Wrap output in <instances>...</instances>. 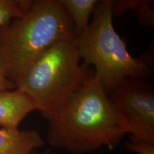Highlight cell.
<instances>
[{
    "label": "cell",
    "mask_w": 154,
    "mask_h": 154,
    "mask_svg": "<svg viewBox=\"0 0 154 154\" xmlns=\"http://www.w3.org/2000/svg\"><path fill=\"white\" fill-rule=\"evenodd\" d=\"M48 122V143L74 154L112 149L127 134L109 95L89 69L82 86Z\"/></svg>",
    "instance_id": "6da1fadb"
},
{
    "label": "cell",
    "mask_w": 154,
    "mask_h": 154,
    "mask_svg": "<svg viewBox=\"0 0 154 154\" xmlns=\"http://www.w3.org/2000/svg\"><path fill=\"white\" fill-rule=\"evenodd\" d=\"M75 36L74 23L60 0H26L22 16L0 27V53L7 79L16 86L36 57Z\"/></svg>",
    "instance_id": "7a4b0ae2"
},
{
    "label": "cell",
    "mask_w": 154,
    "mask_h": 154,
    "mask_svg": "<svg viewBox=\"0 0 154 154\" xmlns=\"http://www.w3.org/2000/svg\"><path fill=\"white\" fill-rule=\"evenodd\" d=\"M80 60L76 36L61 40L29 64L16 88L29 96L36 111L48 121L84 84L88 68Z\"/></svg>",
    "instance_id": "3957f363"
},
{
    "label": "cell",
    "mask_w": 154,
    "mask_h": 154,
    "mask_svg": "<svg viewBox=\"0 0 154 154\" xmlns=\"http://www.w3.org/2000/svg\"><path fill=\"white\" fill-rule=\"evenodd\" d=\"M83 64L94 66V72L109 95L127 78H149L151 75L146 59L133 57L113 24L112 1L98 2L93 20L85 31L76 36Z\"/></svg>",
    "instance_id": "277c9868"
},
{
    "label": "cell",
    "mask_w": 154,
    "mask_h": 154,
    "mask_svg": "<svg viewBox=\"0 0 154 154\" xmlns=\"http://www.w3.org/2000/svg\"><path fill=\"white\" fill-rule=\"evenodd\" d=\"M131 140L154 145V91L152 82L127 78L109 94Z\"/></svg>",
    "instance_id": "5b68a950"
},
{
    "label": "cell",
    "mask_w": 154,
    "mask_h": 154,
    "mask_svg": "<svg viewBox=\"0 0 154 154\" xmlns=\"http://www.w3.org/2000/svg\"><path fill=\"white\" fill-rule=\"evenodd\" d=\"M34 111H36L35 103L18 88L0 91V128H17Z\"/></svg>",
    "instance_id": "8992f818"
},
{
    "label": "cell",
    "mask_w": 154,
    "mask_h": 154,
    "mask_svg": "<svg viewBox=\"0 0 154 154\" xmlns=\"http://www.w3.org/2000/svg\"><path fill=\"white\" fill-rule=\"evenodd\" d=\"M44 141L35 130L0 128V154H38Z\"/></svg>",
    "instance_id": "52a82bcc"
},
{
    "label": "cell",
    "mask_w": 154,
    "mask_h": 154,
    "mask_svg": "<svg viewBox=\"0 0 154 154\" xmlns=\"http://www.w3.org/2000/svg\"><path fill=\"white\" fill-rule=\"evenodd\" d=\"M134 11L139 24L146 26H154L153 0H118L112 1V14L120 17L126 11Z\"/></svg>",
    "instance_id": "ba28073f"
},
{
    "label": "cell",
    "mask_w": 154,
    "mask_h": 154,
    "mask_svg": "<svg viewBox=\"0 0 154 154\" xmlns=\"http://www.w3.org/2000/svg\"><path fill=\"white\" fill-rule=\"evenodd\" d=\"M72 18L75 35L82 33L90 24V17L99 0H60Z\"/></svg>",
    "instance_id": "9c48e42d"
},
{
    "label": "cell",
    "mask_w": 154,
    "mask_h": 154,
    "mask_svg": "<svg viewBox=\"0 0 154 154\" xmlns=\"http://www.w3.org/2000/svg\"><path fill=\"white\" fill-rule=\"evenodd\" d=\"M26 0H0V27L22 16Z\"/></svg>",
    "instance_id": "30bf717a"
},
{
    "label": "cell",
    "mask_w": 154,
    "mask_h": 154,
    "mask_svg": "<svg viewBox=\"0 0 154 154\" xmlns=\"http://www.w3.org/2000/svg\"><path fill=\"white\" fill-rule=\"evenodd\" d=\"M126 148L131 151L138 154H154V145L143 143L138 140H131L126 144Z\"/></svg>",
    "instance_id": "8fae6325"
},
{
    "label": "cell",
    "mask_w": 154,
    "mask_h": 154,
    "mask_svg": "<svg viewBox=\"0 0 154 154\" xmlns=\"http://www.w3.org/2000/svg\"><path fill=\"white\" fill-rule=\"evenodd\" d=\"M14 88H16V86L7 79L5 63L0 53V91L12 90Z\"/></svg>",
    "instance_id": "7c38bea8"
},
{
    "label": "cell",
    "mask_w": 154,
    "mask_h": 154,
    "mask_svg": "<svg viewBox=\"0 0 154 154\" xmlns=\"http://www.w3.org/2000/svg\"><path fill=\"white\" fill-rule=\"evenodd\" d=\"M42 154H49V152H48V151H45V152H44V153H42Z\"/></svg>",
    "instance_id": "4fadbf2b"
}]
</instances>
